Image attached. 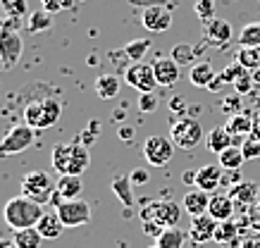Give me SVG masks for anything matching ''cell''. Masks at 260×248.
Instances as JSON below:
<instances>
[{
  "mask_svg": "<svg viewBox=\"0 0 260 248\" xmlns=\"http://www.w3.org/2000/svg\"><path fill=\"white\" fill-rule=\"evenodd\" d=\"M217 158H220L222 169H239L246 162L244 153H241V146H229L227 151H222Z\"/></svg>",
  "mask_w": 260,
  "mask_h": 248,
  "instance_id": "obj_29",
  "label": "cell"
},
{
  "mask_svg": "<svg viewBox=\"0 0 260 248\" xmlns=\"http://www.w3.org/2000/svg\"><path fill=\"white\" fill-rule=\"evenodd\" d=\"M232 138H234V136L227 131V127H215L213 131L205 136V146H208L213 153H217V155H220L222 151H227L229 146H234V144H232Z\"/></svg>",
  "mask_w": 260,
  "mask_h": 248,
  "instance_id": "obj_25",
  "label": "cell"
},
{
  "mask_svg": "<svg viewBox=\"0 0 260 248\" xmlns=\"http://www.w3.org/2000/svg\"><path fill=\"white\" fill-rule=\"evenodd\" d=\"M36 229L41 232L43 239H57L67 227H64V222L60 220V215H57V210H55V212H43V217L36 224Z\"/></svg>",
  "mask_w": 260,
  "mask_h": 248,
  "instance_id": "obj_21",
  "label": "cell"
},
{
  "mask_svg": "<svg viewBox=\"0 0 260 248\" xmlns=\"http://www.w3.org/2000/svg\"><path fill=\"white\" fill-rule=\"evenodd\" d=\"M184 182H186V184H196V169L186 172V174H184Z\"/></svg>",
  "mask_w": 260,
  "mask_h": 248,
  "instance_id": "obj_52",
  "label": "cell"
},
{
  "mask_svg": "<svg viewBox=\"0 0 260 248\" xmlns=\"http://www.w3.org/2000/svg\"><path fill=\"white\" fill-rule=\"evenodd\" d=\"M0 248H17V243L10 239H0Z\"/></svg>",
  "mask_w": 260,
  "mask_h": 248,
  "instance_id": "obj_53",
  "label": "cell"
},
{
  "mask_svg": "<svg viewBox=\"0 0 260 248\" xmlns=\"http://www.w3.org/2000/svg\"><path fill=\"white\" fill-rule=\"evenodd\" d=\"M129 179H132V184H146L150 179V174L146 169H134V174H129Z\"/></svg>",
  "mask_w": 260,
  "mask_h": 248,
  "instance_id": "obj_47",
  "label": "cell"
},
{
  "mask_svg": "<svg viewBox=\"0 0 260 248\" xmlns=\"http://www.w3.org/2000/svg\"><path fill=\"white\" fill-rule=\"evenodd\" d=\"M244 72H246V67H241V64L234 60V62L229 64V67H224V69H222L220 77H222V81H227V84H234V81H237Z\"/></svg>",
  "mask_w": 260,
  "mask_h": 248,
  "instance_id": "obj_40",
  "label": "cell"
},
{
  "mask_svg": "<svg viewBox=\"0 0 260 248\" xmlns=\"http://www.w3.org/2000/svg\"><path fill=\"white\" fill-rule=\"evenodd\" d=\"M170 57H172L177 64L186 67V64H193V60L198 57V50L191 48L189 43H177V46L172 48V53H170Z\"/></svg>",
  "mask_w": 260,
  "mask_h": 248,
  "instance_id": "obj_33",
  "label": "cell"
},
{
  "mask_svg": "<svg viewBox=\"0 0 260 248\" xmlns=\"http://www.w3.org/2000/svg\"><path fill=\"white\" fill-rule=\"evenodd\" d=\"M170 110L177 112V115H184V112H186V100H184V98H172V100H170Z\"/></svg>",
  "mask_w": 260,
  "mask_h": 248,
  "instance_id": "obj_48",
  "label": "cell"
},
{
  "mask_svg": "<svg viewBox=\"0 0 260 248\" xmlns=\"http://www.w3.org/2000/svg\"><path fill=\"white\" fill-rule=\"evenodd\" d=\"M205 41L215 46V48H224L229 41H232V24L227 19H220V17H213L205 22Z\"/></svg>",
  "mask_w": 260,
  "mask_h": 248,
  "instance_id": "obj_14",
  "label": "cell"
},
{
  "mask_svg": "<svg viewBox=\"0 0 260 248\" xmlns=\"http://www.w3.org/2000/svg\"><path fill=\"white\" fill-rule=\"evenodd\" d=\"M239 248H260V236H246L244 241H239Z\"/></svg>",
  "mask_w": 260,
  "mask_h": 248,
  "instance_id": "obj_49",
  "label": "cell"
},
{
  "mask_svg": "<svg viewBox=\"0 0 260 248\" xmlns=\"http://www.w3.org/2000/svg\"><path fill=\"white\" fill-rule=\"evenodd\" d=\"M50 162H53V169L62 174H74L81 176L91 165V153H88V146L81 144L79 138L72 141V144H55L53 146V153H50Z\"/></svg>",
  "mask_w": 260,
  "mask_h": 248,
  "instance_id": "obj_1",
  "label": "cell"
},
{
  "mask_svg": "<svg viewBox=\"0 0 260 248\" xmlns=\"http://www.w3.org/2000/svg\"><path fill=\"white\" fill-rule=\"evenodd\" d=\"M239 182H244L241 174H239V169H224V174H222V186H237Z\"/></svg>",
  "mask_w": 260,
  "mask_h": 248,
  "instance_id": "obj_43",
  "label": "cell"
},
{
  "mask_svg": "<svg viewBox=\"0 0 260 248\" xmlns=\"http://www.w3.org/2000/svg\"><path fill=\"white\" fill-rule=\"evenodd\" d=\"M112 191L117 193V198L124 203L126 208H132L134 205V193H132V179L129 176H115L112 179Z\"/></svg>",
  "mask_w": 260,
  "mask_h": 248,
  "instance_id": "obj_30",
  "label": "cell"
},
{
  "mask_svg": "<svg viewBox=\"0 0 260 248\" xmlns=\"http://www.w3.org/2000/svg\"><path fill=\"white\" fill-rule=\"evenodd\" d=\"M3 217L8 222L10 229H29V227H36L39 220L43 217V210L36 200L26 198V196H15L5 203L3 208Z\"/></svg>",
  "mask_w": 260,
  "mask_h": 248,
  "instance_id": "obj_2",
  "label": "cell"
},
{
  "mask_svg": "<svg viewBox=\"0 0 260 248\" xmlns=\"http://www.w3.org/2000/svg\"><path fill=\"white\" fill-rule=\"evenodd\" d=\"M119 136L126 138V141H132V129H119Z\"/></svg>",
  "mask_w": 260,
  "mask_h": 248,
  "instance_id": "obj_54",
  "label": "cell"
},
{
  "mask_svg": "<svg viewBox=\"0 0 260 248\" xmlns=\"http://www.w3.org/2000/svg\"><path fill=\"white\" fill-rule=\"evenodd\" d=\"M12 241L17 243V248H41L43 236H41V232L36 227H29V229H17Z\"/></svg>",
  "mask_w": 260,
  "mask_h": 248,
  "instance_id": "obj_28",
  "label": "cell"
},
{
  "mask_svg": "<svg viewBox=\"0 0 260 248\" xmlns=\"http://www.w3.org/2000/svg\"><path fill=\"white\" fill-rule=\"evenodd\" d=\"M0 67H3V64H0Z\"/></svg>",
  "mask_w": 260,
  "mask_h": 248,
  "instance_id": "obj_58",
  "label": "cell"
},
{
  "mask_svg": "<svg viewBox=\"0 0 260 248\" xmlns=\"http://www.w3.org/2000/svg\"><path fill=\"white\" fill-rule=\"evenodd\" d=\"M253 84H255V81H253V72H248V69H246V72L241 74L237 81H234L237 96H246V93H251V91H253Z\"/></svg>",
  "mask_w": 260,
  "mask_h": 248,
  "instance_id": "obj_39",
  "label": "cell"
},
{
  "mask_svg": "<svg viewBox=\"0 0 260 248\" xmlns=\"http://www.w3.org/2000/svg\"><path fill=\"white\" fill-rule=\"evenodd\" d=\"M237 212V203L232 200L229 193H215L210 196V205H208V215H213L217 222L232 220V215Z\"/></svg>",
  "mask_w": 260,
  "mask_h": 248,
  "instance_id": "obj_19",
  "label": "cell"
},
{
  "mask_svg": "<svg viewBox=\"0 0 260 248\" xmlns=\"http://www.w3.org/2000/svg\"><path fill=\"white\" fill-rule=\"evenodd\" d=\"M208 205H210V193L208 191L193 189V191H189L184 196V212H189L191 217L208 212Z\"/></svg>",
  "mask_w": 260,
  "mask_h": 248,
  "instance_id": "obj_20",
  "label": "cell"
},
{
  "mask_svg": "<svg viewBox=\"0 0 260 248\" xmlns=\"http://www.w3.org/2000/svg\"><path fill=\"white\" fill-rule=\"evenodd\" d=\"M158 105H160V96L155 93V91H146V93H141V96H139V110H141V112L158 110Z\"/></svg>",
  "mask_w": 260,
  "mask_h": 248,
  "instance_id": "obj_37",
  "label": "cell"
},
{
  "mask_svg": "<svg viewBox=\"0 0 260 248\" xmlns=\"http://www.w3.org/2000/svg\"><path fill=\"white\" fill-rule=\"evenodd\" d=\"M170 138L172 144L181 151H193L201 138H203V127L196 117H181L172 124V131H170Z\"/></svg>",
  "mask_w": 260,
  "mask_h": 248,
  "instance_id": "obj_5",
  "label": "cell"
},
{
  "mask_svg": "<svg viewBox=\"0 0 260 248\" xmlns=\"http://www.w3.org/2000/svg\"><path fill=\"white\" fill-rule=\"evenodd\" d=\"M179 217H181V205H177L174 200H150L141 210V222L153 220V222H160L165 229L167 227H177Z\"/></svg>",
  "mask_w": 260,
  "mask_h": 248,
  "instance_id": "obj_7",
  "label": "cell"
},
{
  "mask_svg": "<svg viewBox=\"0 0 260 248\" xmlns=\"http://www.w3.org/2000/svg\"><path fill=\"white\" fill-rule=\"evenodd\" d=\"M251 136L255 138V141H260V112H255V115H253V129H251Z\"/></svg>",
  "mask_w": 260,
  "mask_h": 248,
  "instance_id": "obj_50",
  "label": "cell"
},
{
  "mask_svg": "<svg viewBox=\"0 0 260 248\" xmlns=\"http://www.w3.org/2000/svg\"><path fill=\"white\" fill-rule=\"evenodd\" d=\"M222 84H224V81H222V77L220 74H217V77H215V81L213 84H210V86H208V91H220V86Z\"/></svg>",
  "mask_w": 260,
  "mask_h": 248,
  "instance_id": "obj_51",
  "label": "cell"
},
{
  "mask_svg": "<svg viewBox=\"0 0 260 248\" xmlns=\"http://www.w3.org/2000/svg\"><path fill=\"white\" fill-rule=\"evenodd\" d=\"M237 62L248 72L260 69V46H241L237 53Z\"/></svg>",
  "mask_w": 260,
  "mask_h": 248,
  "instance_id": "obj_26",
  "label": "cell"
},
{
  "mask_svg": "<svg viewBox=\"0 0 260 248\" xmlns=\"http://www.w3.org/2000/svg\"><path fill=\"white\" fill-rule=\"evenodd\" d=\"M124 81L132 88H136L139 93H146V91H155L158 88V79H155V69L153 64L148 62H132L124 69Z\"/></svg>",
  "mask_w": 260,
  "mask_h": 248,
  "instance_id": "obj_9",
  "label": "cell"
},
{
  "mask_svg": "<svg viewBox=\"0 0 260 248\" xmlns=\"http://www.w3.org/2000/svg\"><path fill=\"white\" fill-rule=\"evenodd\" d=\"M227 131L232 136H251V129H253V115L251 112H237V115H229L227 120Z\"/></svg>",
  "mask_w": 260,
  "mask_h": 248,
  "instance_id": "obj_22",
  "label": "cell"
},
{
  "mask_svg": "<svg viewBox=\"0 0 260 248\" xmlns=\"http://www.w3.org/2000/svg\"><path fill=\"white\" fill-rule=\"evenodd\" d=\"M215 77H217V72L213 69V64L208 62V60L196 62L193 67H191V72H189L191 84H193V86H198V88H208L215 81Z\"/></svg>",
  "mask_w": 260,
  "mask_h": 248,
  "instance_id": "obj_23",
  "label": "cell"
},
{
  "mask_svg": "<svg viewBox=\"0 0 260 248\" xmlns=\"http://www.w3.org/2000/svg\"><path fill=\"white\" fill-rule=\"evenodd\" d=\"M143 224V232L148 234V236H153V239H158L160 234L165 232V227L160 222H153V220H146V222H141Z\"/></svg>",
  "mask_w": 260,
  "mask_h": 248,
  "instance_id": "obj_45",
  "label": "cell"
},
{
  "mask_svg": "<svg viewBox=\"0 0 260 248\" xmlns=\"http://www.w3.org/2000/svg\"><path fill=\"white\" fill-rule=\"evenodd\" d=\"M239 43L241 46H260V22L246 24L239 33Z\"/></svg>",
  "mask_w": 260,
  "mask_h": 248,
  "instance_id": "obj_35",
  "label": "cell"
},
{
  "mask_svg": "<svg viewBox=\"0 0 260 248\" xmlns=\"http://www.w3.org/2000/svg\"><path fill=\"white\" fill-rule=\"evenodd\" d=\"M184 243H186V234L177 229V227H167L165 232L155 239L158 248H184Z\"/></svg>",
  "mask_w": 260,
  "mask_h": 248,
  "instance_id": "obj_27",
  "label": "cell"
},
{
  "mask_svg": "<svg viewBox=\"0 0 260 248\" xmlns=\"http://www.w3.org/2000/svg\"><path fill=\"white\" fill-rule=\"evenodd\" d=\"M217 220H215L213 215H208V212H203V215H196L191 217V224H189V239L193 241V243H208V241H215V229H217Z\"/></svg>",
  "mask_w": 260,
  "mask_h": 248,
  "instance_id": "obj_12",
  "label": "cell"
},
{
  "mask_svg": "<svg viewBox=\"0 0 260 248\" xmlns=\"http://www.w3.org/2000/svg\"><path fill=\"white\" fill-rule=\"evenodd\" d=\"M98 129H101V124H98V122H91L88 129H84V131L79 134V141L81 144H86V146H91L95 141V136H98Z\"/></svg>",
  "mask_w": 260,
  "mask_h": 248,
  "instance_id": "obj_42",
  "label": "cell"
},
{
  "mask_svg": "<svg viewBox=\"0 0 260 248\" xmlns=\"http://www.w3.org/2000/svg\"><path fill=\"white\" fill-rule=\"evenodd\" d=\"M241 153H244L246 160H255L260 158V141H255L253 136H246L241 141Z\"/></svg>",
  "mask_w": 260,
  "mask_h": 248,
  "instance_id": "obj_38",
  "label": "cell"
},
{
  "mask_svg": "<svg viewBox=\"0 0 260 248\" xmlns=\"http://www.w3.org/2000/svg\"><path fill=\"white\" fill-rule=\"evenodd\" d=\"M258 210H260V203H258Z\"/></svg>",
  "mask_w": 260,
  "mask_h": 248,
  "instance_id": "obj_57",
  "label": "cell"
},
{
  "mask_svg": "<svg viewBox=\"0 0 260 248\" xmlns=\"http://www.w3.org/2000/svg\"><path fill=\"white\" fill-rule=\"evenodd\" d=\"M174 148H177V146L172 144V138L162 136V134H155V136H150L148 141L143 144V158H146L148 165H153V167H162V165H167V162L172 160Z\"/></svg>",
  "mask_w": 260,
  "mask_h": 248,
  "instance_id": "obj_10",
  "label": "cell"
},
{
  "mask_svg": "<svg viewBox=\"0 0 260 248\" xmlns=\"http://www.w3.org/2000/svg\"><path fill=\"white\" fill-rule=\"evenodd\" d=\"M60 115H62V103L53 96L36 98L31 103H26V108H24V120H26L29 127L36 129V131L57 124Z\"/></svg>",
  "mask_w": 260,
  "mask_h": 248,
  "instance_id": "obj_3",
  "label": "cell"
},
{
  "mask_svg": "<svg viewBox=\"0 0 260 248\" xmlns=\"http://www.w3.org/2000/svg\"><path fill=\"white\" fill-rule=\"evenodd\" d=\"M148 50H150V39H136V41H132V43H126L124 48H122V53H124L126 60L141 62Z\"/></svg>",
  "mask_w": 260,
  "mask_h": 248,
  "instance_id": "obj_31",
  "label": "cell"
},
{
  "mask_svg": "<svg viewBox=\"0 0 260 248\" xmlns=\"http://www.w3.org/2000/svg\"><path fill=\"white\" fill-rule=\"evenodd\" d=\"M237 236H239V224L234 220H224L215 229V241L217 243H232V241H237Z\"/></svg>",
  "mask_w": 260,
  "mask_h": 248,
  "instance_id": "obj_34",
  "label": "cell"
},
{
  "mask_svg": "<svg viewBox=\"0 0 260 248\" xmlns=\"http://www.w3.org/2000/svg\"><path fill=\"white\" fill-rule=\"evenodd\" d=\"M55 210H57V215H60V220L64 222L67 229H74V227H81V224L91 222V205L81 198L62 200Z\"/></svg>",
  "mask_w": 260,
  "mask_h": 248,
  "instance_id": "obj_11",
  "label": "cell"
},
{
  "mask_svg": "<svg viewBox=\"0 0 260 248\" xmlns=\"http://www.w3.org/2000/svg\"><path fill=\"white\" fill-rule=\"evenodd\" d=\"M22 196L36 200L39 205L53 203L55 186H53L50 174L43 172V169H34V172H29V174H24V179H22Z\"/></svg>",
  "mask_w": 260,
  "mask_h": 248,
  "instance_id": "obj_4",
  "label": "cell"
},
{
  "mask_svg": "<svg viewBox=\"0 0 260 248\" xmlns=\"http://www.w3.org/2000/svg\"><path fill=\"white\" fill-rule=\"evenodd\" d=\"M22 50H24V41L19 36L15 26L0 24V64L5 69H12L19 64L22 60Z\"/></svg>",
  "mask_w": 260,
  "mask_h": 248,
  "instance_id": "obj_6",
  "label": "cell"
},
{
  "mask_svg": "<svg viewBox=\"0 0 260 248\" xmlns=\"http://www.w3.org/2000/svg\"><path fill=\"white\" fill-rule=\"evenodd\" d=\"M150 248H158V246H150Z\"/></svg>",
  "mask_w": 260,
  "mask_h": 248,
  "instance_id": "obj_56",
  "label": "cell"
},
{
  "mask_svg": "<svg viewBox=\"0 0 260 248\" xmlns=\"http://www.w3.org/2000/svg\"><path fill=\"white\" fill-rule=\"evenodd\" d=\"M196 15L203 19V22H208V19H213L215 17V0H196Z\"/></svg>",
  "mask_w": 260,
  "mask_h": 248,
  "instance_id": "obj_41",
  "label": "cell"
},
{
  "mask_svg": "<svg viewBox=\"0 0 260 248\" xmlns=\"http://www.w3.org/2000/svg\"><path fill=\"white\" fill-rule=\"evenodd\" d=\"M222 108L229 112V115H237V112H241V96H234V98H227L224 103H222Z\"/></svg>",
  "mask_w": 260,
  "mask_h": 248,
  "instance_id": "obj_46",
  "label": "cell"
},
{
  "mask_svg": "<svg viewBox=\"0 0 260 248\" xmlns=\"http://www.w3.org/2000/svg\"><path fill=\"white\" fill-rule=\"evenodd\" d=\"M34 136H36V129L29 127V124L12 127L5 136L0 138V158H8V155H17V153L26 151L34 144Z\"/></svg>",
  "mask_w": 260,
  "mask_h": 248,
  "instance_id": "obj_8",
  "label": "cell"
},
{
  "mask_svg": "<svg viewBox=\"0 0 260 248\" xmlns=\"http://www.w3.org/2000/svg\"><path fill=\"white\" fill-rule=\"evenodd\" d=\"M119 86H122V81L117 74H101L95 79V93L101 100H112L119 93Z\"/></svg>",
  "mask_w": 260,
  "mask_h": 248,
  "instance_id": "obj_24",
  "label": "cell"
},
{
  "mask_svg": "<svg viewBox=\"0 0 260 248\" xmlns=\"http://www.w3.org/2000/svg\"><path fill=\"white\" fill-rule=\"evenodd\" d=\"M222 174L224 169L220 165H203L201 169H196V189L201 191H217L222 186Z\"/></svg>",
  "mask_w": 260,
  "mask_h": 248,
  "instance_id": "obj_18",
  "label": "cell"
},
{
  "mask_svg": "<svg viewBox=\"0 0 260 248\" xmlns=\"http://www.w3.org/2000/svg\"><path fill=\"white\" fill-rule=\"evenodd\" d=\"M229 196L237 203V208H253L260 203V184L255 182H239L229 189Z\"/></svg>",
  "mask_w": 260,
  "mask_h": 248,
  "instance_id": "obj_15",
  "label": "cell"
},
{
  "mask_svg": "<svg viewBox=\"0 0 260 248\" xmlns=\"http://www.w3.org/2000/svg\"><path fill=\"white\" fill-rule=\"evenodd\" d=\"M77 3H86V0H77Z\"/></svg>",
  "mask_w": 260,
  "mask_h": 248,
  "instance_id": "obj_55",
  "label": "cell"
},
{
  "mask_svg": "<svg viewBox=\"0 0 260 248\" xmlns=\"http://www.w3.org/2000/svg\"><path fill=\"white\" fill-rule=\"evenodd\" d=\"M141 22L150 33H162L172 26V15H170V10L167 8H162V5H158V3H153V5H148V8L141 12Z\"/></svg>",
  "mask_w": 260,
  "mask_h": 248,
  "instance_id": "obj_13",
  "label": "cell"
},
{
  "mask_svg": "<svg viewBox=\"0 0 260 248\" xmlns=\"http://www.w3.org/2000/svg\"><path fill=\"white\" fill-rule=\"evenodd\" d=\"M81 196V176H74V174H62L60 182L55 186V196H53V203L55 208L62 203V200H74Z\"/></svg>",
  "mask_w": 260,
  "mask_h": 248,
  "instance_id": "obj_16",
  "label": "cell"
},
{
  "mask_svg": "<svg viewBox=\"0 0 260 248\" xmlns=\"http://www.w3.org/2000/svg\"><path fill=\"white\" fill-rule=\"evenodd\" d=\"M0 8L8 12V17L26 15V0H0Z\"/></svg>",
  "mask_w": 260,
  "mask_h": 248,
  "instance_id": "obj_36",
  "label": "cell"
},
{
  "mask_svg": "<svg viewBox=\"0 0 260 248\" xmlns=\"http://www.w3.org/2000/svg\"><path fill=\"white\" fill-rule=\"evenodd\" d=\"M155 69V79H158V86H174L181 77V64H177L172 57H160L158 62L153 64Z\"/></svg>",
  "mask_w": 260,
  "mask_h": 248,
  "instance_id": "obj_17",
  "label": "cell"
},
{
  "mask_svg": "<svg viewBox=\"0 0 260 248\" xmlns=\"http://www.w3.org/2000/svg\"><path fill=\"white\" fill-rule=\"evenodd\" d=\"M53 26V15L48 10H36L29 15V22H26V29L31 33H39V31H48Z\"/></svg>",
  "mask_w": 260,
  "mask_h": 248,
  "instance_id": "obj_32",
  "label": "cell"
},
{
  "mask_svg": "<svg viewBox=\"0 0 260 248\" xmlns=\"http://www.w3.org/2000/svg\"><path fill=\"white\" fill-rule=\"evenodd\" d=\"M43 3V8L53 15V12H60V10H64V8H70L72 5V0H41Z\"/></svg>",
  "mask_w": 260,
  "mask_h": 248,
  "instance_id": "obj_44",
  "label": "cell"
}]
</instances>
